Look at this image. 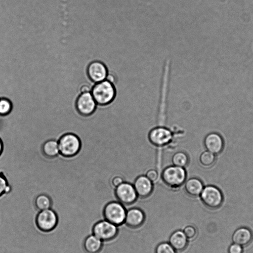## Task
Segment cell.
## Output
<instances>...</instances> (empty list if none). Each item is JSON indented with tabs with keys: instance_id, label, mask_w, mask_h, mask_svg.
Here are the masks:
<instances>
[{
	"instance_id": "obj_1",
	"label": "cell",
	"mask_w": 253,
	"mask_h": 253,
	"mask_svg": "<svg viewBox=\"0 0 253 253\" xmlns=\"http://www.w3.org/2000/svg\"><path fill=\"white\" fill-rule=\"evenodd\" d=\"M91 93L97 106H105L113 102L116 92L114 84L105 80L96 83Z\"/></svg>"
},
{
	"instance_id": "obj_2",
	"label": "cell",
	"mask_w": 253,
	"mask_h": 253,
	"mask_svg": "<svg viewBox=\"0 0 253 253\" xmlns=\"http://www.w3.org/2000/svg\"><path fill=\"white\" fill-rule=\"evenodd\" d=\"M59 154L66 158L76 156L80 151L82 142L80 137L73 132H66L58 140Z\"/></svg>"
},
{
	"instance_id": "obj_3",
	"label": "cell",
	"mask_w": 253,
	"mask_h": 253,
	"mask_svg": "<svg viewBox=\"0 0 253 253\" xmlns=\"http://www.w3.org/2000/svg\"><path fill=\"white\" fill-rule=\"evenodd\" d=\"M161 178L164 183L171 188H177L184 183L187 173L184 168L171 165L162 171Z\"/></svg>"
},
{
	"instance_id": "obj_4",
	"label": "cell",
	"mask_w": 253,
	"mask_h": 253,
	"mask_svg": "<svg viewBox=\"0 0 253 253\" xmlns=\"http://www.w3.org/2000/svg\"><path fill=\"white\" fill-rule=\"evenodd\" d=\"M126 211L124 205L113 201L107 204L103 210L105 219L117 226L125 223Z\"/></svg>"
},
{
	"instance_id": "obj_5",
	"label": "cell",
	"mask_w": 253,
	"mask_h": 253,
	"mask_svg": "<svg viewBox=\"0 0 253 253\" xmlns=\"http://www.w3.org/2000/svg\"><path fill=\"white\" fill-rule=\"evenodd\" d=\"M203 203L211 209L219 208L223 201V196L221 191L213 185L205 187L200 195Z\"/></svg>"
},
{
	"instance_id": "obj_6",
	"label": "cell",
	"mask_w": 253,
	"mask_h": 253,
	"mask_svg": "<svg viewBox=\"0 0 253 253\" xmlns=\"http://www.w3.org/2000/svg\"><path fill=\"white\" fill-rule=\"evenodd\" d=\"M58 219L54 211L50 209L40 211L36 218V224L41 231L48 232L57 226Z\"/></svg>"
},
{
	"instance_id": "obj_7",
	"label": "cell",
	"mask_w": 253,
	"mask_h": 253,
	"mask_svg": "<svg viewBox=\"0 0 253 253\" xmlns=\"http://www.w3.org/2000/svg\"><path fill=\"white\" fill-rule=\"evenodd\" d=\"M118 231L117 226L106 219L98 221L92 228L93 234L103 242L114 238Z\"/></svg>"
},
{
	"instance_id": "obj_8",
	"label": "cell",
	"mask_w": 253,
	"mask_h": 253,
	"mask_svg": "<svg viewBox=\"0 0 253 253\" xmlns=\"http://www.w3.org/2000/svg\"><path fill=\"white\" fill-rule=\"evenodd\" d=\"M75 106L79 114L83 116H89L95 112L97 105L91 92H85L79 96Z\"/></svg>"
},
{
	"instance_id": "obj_9",
	"label": "cell",
	"mask_w": 253,
	"mask_h": 253,
	"mask_svg": "<svg viewBox=\"0 0 253 253\" xmlns=\"http://www.w3.org/2000/svg\"><path fill=\"white\" fill-rule=\"evenodd\" d=\"M115 194L118 202L126 205L134 203L138 197L133 184L127 182L116 187Z\"/></svg>"
},
{
	"instance_id": "obj_10",
	"label": "cell",
	"mask_w": 253,
	"mask_h": 253,
	"mask_svg": "<svg viewBox=\"0 0 253 253\" xmlns=\"http://www.w3.org/2000/svg\"><path fill=\"white\" fill-rule=\"evenodd\" d=\"M172 133L169 128L158 126L151 129L148 134L150 142L157 147L168 144L172 140Z\"/></svg>"
},
{
	"instance_id": "obj_11",
	"label": "cell",
	"mask_w": 253,
	"mask_h": 253,
	"mask_svg": "<svg viewBox=\"0 0 253 253\" xmlns=\"http://www.w3.org/2000/svg\"><path fill=\"white\" fill-rule=\"evenodd\" d=\"M108 72L106 65L99 61L91 62L87 68L88 77L94 83L105 80Z\"/></svg>"
},
{
	"instance_id": "obj_12",
	"label": "cell",
	"mask_w": 253,
	"mask_h": 253,
	"mask_svg": "<svg viewBox=\"0 0 253 253\" xmlns=\"http://www.w3.org/2000/svg\"><path fill=\"white\" fill-rule=\"evenodd\" d=\"M133 185L137 196L141 198L149 197L153 190V182L144 175L138 176Z\"/></svg>"
},
{
	"instance_id": "obj_13",
	"label": "cell",
	"mask_w": 253,
	"mask_h": 253,
	"mask_svg": "<svg viewBox=\"0 0 253 253\" xmlns=\"http://www.w3.org/2000/svg\"><path fill=\"white\" fill-rule=\"evenodd\" d=\"M204 144L207 151L214 155L220 153L224 147L222 137L215 132H211L207 134L204 138Z\"/></svg>"
},
{
	"instance_id": "obj_14",
	"label": "cell",
	"mask_w": 253,
	"mask_h": 253,
	"mask_svg": "<svg viewBox=\"0 0 253 253\" xmlns=\"http://www.w3.org/2000/svg\"><path fill=\"white\" fill-rule=\"evenodd\" d=\"M144 219L143 211L139 208H133L126 211L125 223L128 227L134 228L142 224Z\"/></svg>"
},
{
	"instance_id": "obj_15",
	"label": "cell",
	"mask_w": 253,
	"mask_h": 253,
	"mask_svg": "<svg viewBox=\"0 0 253 253\" xmlns=\"http://www.w3.org/2000/svg\"><path fill=\"white\" fill-rule=\"evenodd\" d=\"M253 234L252 231L247 227H240L234 232L232 240L234 243L242 247L249 245L252 241Z\"/></svg>"
},
{
	"instance_id": "obj_16",
	"label": "cell",
	"mask_w": 253,
	"mask_h": 253,
	"mask_svg": "<svg viewBox=\"0 0 253 253\" xmlns=\"http://www.w3.org/2000/svg\"><path fill=\"white\" fill-rule=\"evenodd\" d=\"M188 239L182 230L173 232L169 236V243L177 251L184 250L187 246Z\"/></svg>"
},
{
	"instance_id": "obj_17",
	"label": "cell",
	"mask_w": 253,
	"mask_h": 253,
	"mask_svg": "<svg viewBox=\"0 0 253 253\" xmlns=\"http://www.w3.org/2000/svg\"><path fill=\"white\" fill-rule=\"evenodd\" d=\"M184 190L186 193L191 197H196L200 196L203 188L202 181L198 178L192 177L184 182Z\"/></svg>"
},
{
	"instance_id": "obj_18",
	"label": "cell",
	"mask_w": 253,
	"mask_h": 253,
	"mask_svg": "<svg viewBox=\"0 0 253 253\" xmlns=\"http://www.w3.org/2000/svg\"><path fill=\"white\" fill-rule=\"evenodd\" d=\"M41 150L44 156L48 158H56L60 154L58 140L55 139L44 141L42 145Z\"/></svg>"
},
{
	"instance_id": "obj_19",
	"label": "cell",
	"mask_w": 253,
	"mask_h": 253,
	"mask_svg": "<svg viewBox=\"0 0 253 253\" xmlns=\"http://www.w3.org/2000/svg\"><path fill=\"white\" fill-rule=\"evenodd\" d=\"M103 246V241L93 234L87 236L84 242V247L87 253H98Z\"/></svg>"
},
{
	"instance_id": "obj_20",
	"label": "cell",
	"mask_w": 253,
	"mask_h": 253,
	"mask_svg": "<svg viewBox=\"0 0 253 253\" xmlns=\"http://www.w3.org/2000/svg\"><path fill=\"white\" fill-rule=\"evenodd\" d=\"M35 205L40 211L49 209L52 206V200L48 195L41 194L36 197Z\"/></svg>"
},
{
	"instance_id": "obj_21",
	"label": "cell",
	"mask_w": 253,
	"mask_h": 253,
	"mask_svg": "<svg viewBox=\"0 0 253 253\" xmlns=\"http://www.w3.org/2000/svg\"><path fill=\"white\" fill-rule=\"evenodd\" d=\"M171 162L174 166L185 168L189 163V157L186 153L178 151L172 155Z\"/></svg>"
},
{
	"instance_id": "obj_22",
	"label": "cell",
	"mask_w": 253,
	"mask_h": 253,
	"mask_svg": "<svg viewBox=\"0 0 253 253\" xmlns=\"http://www.w3.org/2000/svg\"><path fill=\"white\" fill-rule=\"evenodd\" d=\"M215 161V155L208 151L203 152L199 157V162L201 166L205 168L212 166Z\"/></svg>"
},
{
	"instance_id": "obj_23",
	"label": "cell",
	"mask_w": 253,
	"mask_h": 253,
	"mask_svg": "<svg viewBox=\"0 0 253 253\" xmlns=\"http://www.w3.org/2000/svg\"><path fill=\"white\" fill-rule=\"evenodd\" d=\"M12 110V104L10 100L5 97H0V116H8Z\"/></svg>"
},
{
	"instance_id": "obj_24",
	"label": "cell",
	"mask_w": 253,
	"mask_h": 253,
	"mask_svg": "<svg viewBox=\"0 0 253 253\" xmlns=\"http://www.w3.org/2000/svg\"><path fill=\"white\" fill-rule=\"evenodd\" d=\"M11 188L6 176L2 172H0V197L3 195L10 192Z\"/></svg>"
},
{
	"instance_id": "obj_25",
	"label": "cell",
	"mask_w": 253,
	"mask_h": 253,
	"mask_svg": "<svg viewBox=\"0 0 253 253\" xmlns=\"http://www.w3.org/2000/svg\"><path fill=\"white\" fill-rule=\"evenodd\" d=\"M155 253H176V251L169 243L163 242L157 245Z\"/></svg>"
},
{
	"instance_id": "obj_26",
	"label": "cell",
	"mask_w": 253,
	"mask_h": 253,
	"mask_svg": "<svg viewBox=\"0 0 253 253\" xmlns=\"http://www.w3.org/2000/svg\"><path fill=\"white\" fill-rule=\"evenodd\" d=\"M183 231L188 239L193 238L197 233L196 228L191 225L186 226Z\"/></svg>"
},
{
	"instance_id": "obj_27",
	"label": "cell",
	"mask_w": 253,
	"mask_h": 253,
	"mask_svg": "<svg viewBox=\"0 0 253 253\" xmlns=\"http://www.w3.org/2000/svg\"><path fill=\"white\" fill-rule=\"evenodd\" d=\"M146 177L153 183L156 182L158 178L159 174L158 171L154 169L148 170L146 173Z\"/></svg>"
},
{
	"instance_id": "obj_28",
	"label": "cell",
	"mask_w": 253,
	"mask_h": 253,
	"mask_svg": "<svg viewBox=\"0 0 253 253\" xmlns=\"http://www.w3.org/2000/svg\"><path fill=\"white\" fill-rule=\"evenodd\" d=\"M228 251V253H243V247L238 244L233 243L229 246Z\"/></svg>"
},
{
	"instance_id": "obj_29",
	"label": "cell",
	"mask_w": 253,
	"mask_h": 253,
	"mask_svg": "<svg viewBox=\"0 0 253 253\" xmlns=\"http://www.w3.org/2000/svg\"><path fill=\"white\" fill-rule=\"evenodd\" d=\"M124 182L123 178L120 175L114 176L111 179V184L115 188Z\"/></svg>"
},
{
	"instance_id": "obj_30",
	"label": "cell",
	"mask_w": 253,
	"mask_h": 253,
	"mask_svg": "<svg viewBox=\"0 0 253 253\" xmlns=\"http://www.w3.org/2000/svg\"><path fill=\"white\" fill-rule=\"evenodd\" d=\"M3 143L1 140V139L0 138V156L2 155V153L3 151Z\"/></svg>"
}]
</instances>
